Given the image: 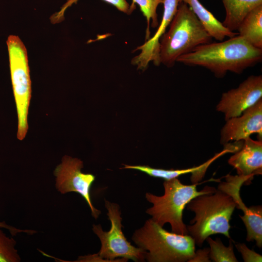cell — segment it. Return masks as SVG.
Instances as JSON below:
<instances>
[{"mask_svg":"<svg viewBox=\"0 0 262 262\" xmlns=\"http://www.w3.org/2000/svg\"><path fill=\"white\" fill-rule=\"evenodd\" d=\"M262 59V49L253 46L238 34L226 41L198 46L180 56L177 62L205 67L217 77L228 72L240 74Z\"/></svg>","mask_w":262,"mask_h":262,"instance_id":"cell-1","label":"cell"},{"mask_svg":"<svg viewBox=\"0 0 262 262\" xmlns=\"http://www.w3.org/2000/svg\"><path fill=\"white\" fill-rule=\"evenodd\" d=\"M186 206L188 211L195 213L187 229L198 246H201L206 238L213 234L230 238L229 222L236 203L229 194L218 189L213 193L197 196Z\"/></svg>","mask_w":262,"mask_h":262,"instance_id":"cell-2","label":"cell"},{"mask_svg":"<svg viewBox=\"0 0 262 262\" xmlns=\"http://www.w3.org/2000/svg\"><path fill=\"white\" fill-rule=\"evenodd\" d=\"M168 30L160 40V63L173 66L181 56L196 47L211 42L212 37L186 3L179 2Z\"/></svg>","mask_w":262,"mask_h":262,"instance_id":"cell-3","label":"cell"},{"mask_svg":"<svg viewBox=\"0 0 262 262\" xmlns=\"http://www.w3.org/2000/svg\"><path fill=\"white\" fill-rule=\"evenodd\" d=\"M132 240L146 251L149 262H184L195 253V242L189 234L170 232L151 219L134 232Z\"/></svg>","mask_w":262,"mask_h":262,"instance_id":"cell-4","label":"cell"},{"mask_svg":"<svg viewBox=\"0 0 262 262\" xmlns=\"http://www.w3.org/2000/svg\"><path fill=\"white\" fill-rule=\"evenodd\" d=\"M198 184L185 185L178 178L164 180V193L163 196L146 194L147 200L153 205L147 210L146 213L161 226L169 223L172 232L181 235L189 234L187 226L183 221V212L187 204L197 196L212 193L216 190L214 187L206 186L198 191L196 189Z\"/></svg>","mask_w":262,"mask_h":262,"instance_id":"cell-5","label":"cell"},{"mask_svg":"<svg viewBox=\"0 0 262 262\" xmlns=\"http://www.w3.org/2000/svg\"><path fill=\"white\" fill-rule=\"evenodd\" d=\"M107 215L111 222V228L103 231L100 225H94L93 230L99 238L101 248L98 253L80 257V261L126 262L131 259L134 262H144L146 251L135 247L129 242L122 229V217L119 206L105 200Z\"/></svg>","mask_w":262,"mask_h":262,"instance_id":"cell-6","label":"cell"},{"mask_svg":"<svg viewBox=\"0 0 262 262\" xmlns=\"http://www.w3.org/2000/svg\"><path fill=\"white\" fill-rule=\"evenodd\" d=\"M7 44L18 118L17 137L22 140L28 129V115L32 92L27 52L24 44L17 36L10 35Z\"/></svg>","mask_w":262,"mask_h":262,"instance_id":"cell-7","label":"cell"},{"mask_svg":"<svg viewBox=\"0 0 262 262\" xmlns=\"http://www.w3.org/2000/svg\"><path fill=\"white\" fill-rule=\"evenodd\" d=\"M83 167V162L81 160L64 156L61 163L54 171L55 187L62 194L76 192L81 195L89 206L92 216L97 219L101 212L94 207L90 196V189L95 176L92 174L82 172Z\"/></svg>","mask_w":262,"mask_h":262,"instance_id":"cell-8","label":"cell"},{"mask_svg":"<svg viewBox=\"0 0 262 262\" xmlns=\"http://www.w3.org/2000/svg\"><path fill=\"white\" fill-rule=\"evenodd\" d=\"M225 181L220 182L218 189L230 195L236 203V208L242 210L243 215H239L247 231V242L255 241L256 246L262 247V206H251L247 207L242 201L240 188L242 185L248 184L251 180L248 177L229 174L225 177Z\"/></svg>","mask_w":262,"mask_h":262,"instance_id":"cell-9","label":"cell"},{"mask_svg":"<svg viewBox=\"0 0 262 262\" xmlns=\"http://www.w3.org/2000/svg\"><path fill=\"white\" fill-rule=\"evenodd\" d=\"M262 98V76L251 75L236 88L224 93L216 109L225 120L240 115Z\"/></svg>","mask_w":262,"mask_h":262,"instance_id":"cell-10","label":"cell"},{"mask_svg":"<svg viewBox=\"0 0 262 262\" xmlns=\"http://www.w3.org/2000/svg\"><path fill=\"white\" fill-rule=\"evenodd\" d=\"M226 121L220 133V143L223 145L231 141H243L256 133L262 140V98L240 115Z\"/></svg>","mask_w":262,"mask_h":262,"instance_id":"cell-11","label":"cell"},{"mask_svg":"<svg viewBox=\"0 0 262 262\" xmlns=\"http://www.w3.org/2000/svg\"><path fill=\"white\" fill-rule=\"evenodd\" d=\"M163 4L162 19L155 34L134 50H140V53L131 60L132 64L136 66L138 69H146L150 62H153L155 65L160 64V40L177 11L179 0H164Z\"/></svg>","mask_w":262,"mask_h":262,"instance_id":"cell-12","label":"cell"},{"mask_svg":"<svg viewBox=\"0 0 262 262\" xmlns=\"http://www.w3.org/2000/svg\"><path fill=\"white\" fill-rule=\"evenodd\" d=\"M228 160L229 164L236 170L238 175L249 178L262 174V141L248 137L243 140L239 150Z\"/></svg>","mask_w":262,"mask_h":262,"instance_id":"cell-13","label":"cell"},{"mask_svg":"<svg viewBox=\"0 0 262 262\" xmlns=\"http://www.w3.org/2000/svg\"><path fill=\"white\" fill-rule=\"evenodd\" d=\"M231 152V149L229 147L225 146L221 151L215 154L214 156L203 164L197 166L186 169H164L152 168L147 165H130L126 164H124V167L122 168V169H131L138 170L145 173L151 177L163 179L165 180L178 178L180 176L191 173V180L193 183H198L202 179L207 169L215 160L226 153Z\"/></svg>","mask_w":262,"mask_h":262,"instance_id":"cell-14","label":"cell"},{"mask_svg":"<svg viewBox=\"0 0 262 262\" xmlns=\"http://www.w3.org/2000/svg\"><path fill=\"white\" fill-rule=\"evenodd\" d=\"M188 5L212 38L218 41L238 34L225 27L198 0H179Z\"/></svg>","mask_w":262,"mask_h":262,"instance_id":"cell-15","label":"cell"},{"mask_svg":"<svg viewBox=\"0 0 262 262\" xmlns=\"http://www.w3.org/2000/svg\"><path fill=\"white\" fill-rule=\"evenodd\" d=\"M226 12L223 25L231 31L237 30L245 16L262 4V0H222Z\"/></svg>","mask_w":262,"mask_h":262,"instance_id":"cell-16","label":"cell"},{"mask_svg":"<svg viewBox=\"0 0 262 262\" xmlns=\"http://www.w3.org/2000/svg\"><path fill=\"white\" fill-rule=\"evenodd\" d=\"M238 34L253 46L262 49V4L251 10L244 18Z\"/></svg>","mask_w":262,"mask_h":262,"instance_id":"cell-17","label":"cell"},{"mask_svg":"<svg viewBox=\"0 0 262 262\" xmlns=\"http://www.w3.org/2000/svg\"><path fill=\"white\" fill-rule=\"evenodd\" d=\"M210 245L209 256L214 262H238L233 251L234 241L230 239L228 246H225L221 240H213L210 236L206 239Z\"/></svg>","mask_w":262,"mask_h":262,"instance_id":"cell-18","label":"cell"},{"mask_svg":"<svg viewBox=\"0 0 262 262\" xmlns=\"http://www.w3.org/2000/svg\"><path fill=\"white\" fill-rule=\"evenodd\" d=\"M164 1V0H132V3L131 5L132 9L133 10L135 8V4H138L147 19V28L146 37L147 40L149 39V27L150 22L153 28L158 26L157 9L159 4L163 3Z\"/></svg>","mask_w":262,"mask_h":262,"instance_id":"cell-19","label":"cell"},{"mask_svg":"<svg viewBox=\"0 0 262 262\" xmlns=\"http://www.w3.org/2000/svg\"><path fill=\"white\" fill-rule=\"evenodd\" d=\"M16 242L0 229V262H19L21 258L16 248Z\"/></svg>","mask_w":262,"mask_h":262,"instance_id":"cell-20","label":"cell"},{"mask_svg":"<svg viewBox=\"0 0 262 262\" xmlns=\"http://www.w3.org/2000/svg\"><path fill=\"white\" fill-rule=\"evenodd\" d=\"M78 0H67L66 2L61 7L60 10L53 14L50 17L51 22L53 24L58 23L64 20V14L66 9ZM109 3L120 11L126 14H130L133 10L126 0H103Z\"/></svg>","mask_w":262,"mask_h":262,"instance_id":"cell-21","label":"cell"},{"mask_svg":"<svg viewBox=\"0 0 262 262\" xmlns=\"http://www.w3.org/2000/svg\"><path fill=\"white\" fill-rule=\"evenodd\" d=\"M235 246L241 254L245 262H261L262 256L252 249H250L244 243H235Z\"/></svg>","mask_w":262,"mask_h":262,"instance_id":"cell-22","label":"cell"},{"mask_svg":"<svg viewBox=\"0 0 262 262\" xmlns=\"http://www.w3.org/2000/svg\"><path fill=\"white\" fill-rule=\"evenodd\" d=\"M209 248H205L195 251L194 256L188 262H211L210 256Z\"/></svg>","mask_w":262,"mask_h":262,"instance_id":"cell-23","label":"cell"},{"mask_svg":"<svg viewBox=\"0 0 262 262\" xmlns=\"http://www.w3.org/2000/svg\"><path fill=\"white\" fill-rule=\"evenodd\" d=\"M0 228H4L7 229L10 231L11 235L13 236H15L18 233L21 232H25L29 234H32L33 233V230H24L16 229L14 227L6 224L4 222H0Z\"/></svg>","mask_w":262,"mask_h":262,"instance_id":"cell-24","label":"cell"}]
</instances>
